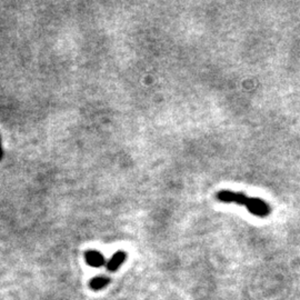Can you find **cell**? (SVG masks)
I'll return each instance as SVG.
<instances>
[{
    "mask_svg": "<svg viewBox=\"0 0 300 300\" xmlns=\"http://www.w3.org/2000/svg\"><path fill=\"white\" fill-rule=\"evenodd\" d=\"M217 199L222 202H236V204L240 206L246 207L247 210L250 211L253 216L260 218L268 217L270 215V211H272L269 205L263 199L255 197H248L243 192L221 190V191L217 193Z\"/></svg>",
    "mask_w": 300,
    "mask_h": 300,
    "instance_id": "cell-1",
    "label": "cell"
},
{
    "mask_svg": "<svg viewBox=\"0 0 300 300\" xmlns=\"http://www.w3.org/2000/svg\"><path fill=\"white\" fill-rule=\"evenodd\" d=\"M86 263L94 268H100L106 265V259L104 255L97 250H87L84 252Z\"/></svg>",
    "mask_w": 300,
    "mask_h": 300,
    "instance_id": "cell-2",
    "label": "cell"
},
{
    "mask_svg": "<svg viewBox=\"0 0 300 300\" xmlns=\"http://www.w3.org/2000/svg\"><path fill=\"white\" fill-rule=\"evenodd\" d=\"M3 158V149H2V142H1V137H0V162Z\"/></svg>",
    "mask_w": 300,
    "mask_h": 300,
    "instance_id": "cell-5",
    "label": "cell"
},
{
    "mask_svg": "<svg viewBox=\"0 0 300 300\" xmlns=\"http://www.w3.org/2000/svg\"><path fill=\"white\" fill-rule=\"evenodd\" d=\"M109 282H110V279H109L107 276L100 274V276L92 278L89 285L92 290H101V289H104L105 287H107Z\"/></svg>",
    "mask_w": 300,
    "mask_h": 300,
    "instance_id": "cell-4",
    "label": "cell"
},
{
    "mask_svg": "<svg viewBox=\"0 0 300 300\" xmlns=\"http://www.w3.org/2000/svg\"><path fill=\"white\" fill-rule=\"evenodd\" d=\"M127 259V253L125 251H117L116 253H113L112 257L108 260V263L106 264V268H107L108 272H117L119 269L120 266L125 263Z\"/></svg>",
    "mask_w": 300,
    "mask_h": 300,
    "instance_id": "cell-3",
    "label": "cell"
}]
</instances>
